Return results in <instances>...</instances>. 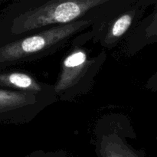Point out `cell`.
Listing matches in <instances>:
<instances>
[{"mask_svg": "<svg viewBox=\"0 0 157 157\" xmlns=\"http://www.w3.org/2000/svg\"><path fill=\"white\" fill-rule=\"evenodd\" d=\"M138 0H15L1 23L2 39H12L58 25L94 20L96 29Z\"/></svg>", "mask_w": 157, "mask_h": 157, "instance_id": "1", "label": "cell"}, {"mask_svg": "<svg viewBox=\"0 0 157 157\" xmlns=\"http://www.w3.org/2000/svg\"><path fill=\"white\" fill-rule=\"evenodd\" d=\"M96 21L81 20L58 25L12 39L0 41V69L14 64L38 61L55 54L71 44Z\"/></svg>", "mask_w": 157, "mask_h": 157, "instance_id": "2", "label": "cell"}, {"mask_svg": "<svg viewBox=\"0 0 157 157\" xmlns=\"http://www.w3.org/2000/svg\"><path fill=\"white\" fill-rule=\"evenodd\" d=\"M87 41H91L90 29L72 41L71 49L63 60L59 76L54 84L58 101L70 102L87 94L107 59L104 50L91 56L84 46Z\"/></svg>", "mask_w": 157, "mask_h": 157, "instance_id": "3", "label": "cell"}, {"mask_svg": "<svg viewBox=\"0 0 157 157\" xmlns=\"http://www.w3.org/2000/svg\"><path fill=\"white\" fill-rule=\"evenodd\" d=\"M58 101L55 91L33 93L0 87V123H29Z\"/></svg>", "mask_w": 157, "mask_h": 157, "instance_id": "4", "label": "cell"}, {"mask_svg": "<svg viewBox=\"0 0 157 157\" xmlns=\"http://www.w3.org/2000/svg\"><path fill=\"white\" fill-rule=\"evenodd\" d=\"M155 3L156 0H138L106 24L91 28V41L104 49L114 48L134 30L144 18L147 9Z\"/></svg>", "mask_w": 157, "mask_h": 157, "instance_id": "5", "label": "cell"}, {"mask_svg": "<svg viewBox=\"0 0 157 157\" xmlns=\"http://www.w3.org/2000/svg\"><path fill=\"white\" fill-rule=\"evenodd\" d=\"M0 87L33 93L55 91L54 84L42 83L29 73L18 71L0 72Z\"/></svg>", "mask_w": 157, "mask_h": 157, "instance_id": "6", "label": "cell"}, {"mask_svg": "<svg viewBox=\"0 0 157 157\" xmlns=\"http://www.w3.org/2000/svg\"><path fill=\"white\" fill-rule=\"evenodd\" d=\"M98 153L101 157H138L116 133H104L101 136Z\"/></svg>", "mask_w": 157, "mask_h": 157, "instance_id": "7", "label": "cell"}]
</instances>
